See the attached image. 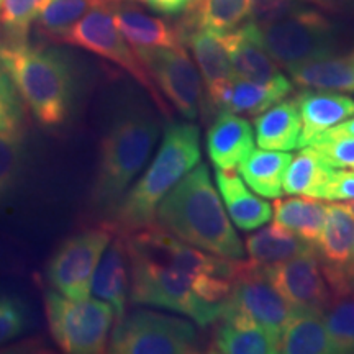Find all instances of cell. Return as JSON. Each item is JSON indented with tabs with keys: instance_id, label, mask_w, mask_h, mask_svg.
<instances>
[{
	"instance_id": "12",
	"label": "cell",
	"mask_w": 354,
	"mask_h": 354,
	"mask_svg": "<svg viewBox=\"0 0 354 354\" xmlns=\"http://www.w3.org/2000/svg\"><path fill=\"white\" fill-rule=\"evenodd\" d=\"M333 297L354 290V205H326V221L315 246Z\"/></svg>"
},
{
	"instance_id": "24",
	"label": "cell",
	"mask_w": 354,
	"mask_h": 354,
	"mask_svg": "<svg viewBox=\"0 0 354 354\" xmlns=\"http://www.w3.org/2000/svg\"><path fill=\"white\" fill-rule=\"evenodd\" d=\"M179 25L197 26L225 35L236 30L253 17L254 0H194Z\"/></svg>"
},
{
	"instance_id": "2",
	"label": "cell",
	"mask_w": 354,
	"mask_h": 354,
	"mask_svg": "<svg viewBox=\"0 0 354 354\" xmlns=\"http://www.w3.org/2000/svg\"><path fill=\"white\" fill-rule=\"evenodd\" d=\"M156 221L179 240L207 253L234 261L245 256V246L212 184L209 167L202 162L159 202Z\"/></svg>"
},
{
	"instance_id": "6",
	"label": "cell",
	"mask_w": 354,
	"mask_h": 354,
	"mask_svg": "<svg viewBox=\"0 0 354 354\" xmlns=\"http://www.w3.org/2000/svg\"><path fill=\"white\" fill-rule=\"evenodd\" d=\"M254 21L259 25L266 50L286 69L330 56L336 50L335 25L320 12L295 0H286Z\"/></svg>"
},
{
	"instance_id": "35",
	"label": "cell",
	"mask_w": 354,
	"mask_h": 354,
	"mask_svg": "<svg viewBox=\"0 0 354 354\" xmlns=\"http://www.w3.org/2000/svg\"><path fill=\"white\" fill-rule=\"evenodd\" d=\"M25 167L21 133H0V201L19 184Z\"/></svg>"
},
{
	"instance_id": "21",
	"label": "cell",
	"mask_w": 354,
	"mask_h": 354,
	"mask_svg": "<svg viewBox=\"0 0 354 354\" xmlns=\"http://www.w3.org/2000/svg\"><path fill=\"white\" fill-rule=\"evenodd\" d=\"M177 28L183 43L192 51L198 73L205 84V91L234 77L232 61L221 35L197 26L177 25Z\"/></svg>"
},
{
	"instance_id": "34",
	"label": "cell",
	"mask_w": 354,
	"mask_h": 354,
	"mask_svg": "<svg viewBox=\"0 0 354 354\" xmlns=\"http://www.w3.org/2000/svg\"><path fill=\"white\" fill-rule=\"evenodd\" d=\"M46 0H0V28L3 37L25 41Z\"/></svg>"
},
{
	"instance_id": "27",
	"label": "cell",
	"mask_w": 354,
	"mask_h": 354,
	"mask_svg": "<svg viewBox=\"0 0 354 354\" xmlns=\"http://www.w3.org/2000/svg\"><path fill=\"white\" fill-rule=\"evenodd\" d=\"M279 353L336 354L322 313L297 310L282 330Z\"/></svg>"
},
{
	"instance_id": "22",
	"label": "cell",
	"mask_w": 354,
	"mask_h": 354,
	"mask_svg": "<svg viewBox=\"0 0 354 354\" xmlns=\"http://www.w3.org/2000/svg\"><path fill=\"white\" fill-rule=\"evenodd\" d=\"M215 183L228 215L241 232H253L272 218L271 205L248 190L245 180L233 171L215 167Z\"/></svg>"
},
{
	"instance_id": "20",
	"label": "cell",
	"mask_w": 354,
	"mask_h": 354,
	"mask_svg": "<svg viewBox=\"0 0 354 354\" xmlns=\"http://www.w3.org/2000/svg\"><path fill=\"white\" fill-rule=\"evenodd\" d=\"M302 117L299 148L310 145L315 136L354 117V99L335 91H302L295 95Z\"/></svg>"
},
{
	"instance_id": "18",
	"label": "cell",
	"mask_w": 354,
	"mask_h": 354,
	"mask_svg": "<svg viewBox=\"0 0 354 354\" xmlns=\"http://www.w3.org/2000/svg\"><path fill=\"white\" fill-rule=\"evenodd\" d=\"M92 294L95 299L110 304L117 320L127 313L130 295V259L125 236L122 233H115L97 266L92 279Z\"/></svg>"
},
{
	"instance_id": "16",
	"label": "cell",
	"mask_w": 354,
	"mask_h": 354,
	"mask_svg": "<svg viewBox=\"0 0 354 354\" xmlns=\"http://www.w3.org/2000/svg\"><path fill=\"white\" fill-rule=\"evenodd\" d=\"M221 38L236 77L253 82H269L281 76L277 63L266 50L259 25L254 20L245 21L233 32L221 35Z\"/></svg>"
},
{
	"instance_id": "43",
	"label": "cell",
	"mask_w": 354,
	"mask_h": 354,
	"mask_svg": "<svg viewBox=\"0 0 354 354\" xmlns=\"http://www.w3.org/2000/svg\"><path fill=\"white\" fill-rule=\"evenodd\" d=\"M351 57L354 59V50H353V53H351Z\"/></svg>"
},
{
	"instance_id": "8",
	"label": "cell",
	"mask_w": 354,
	"mask_h": 354,
	"mask_svg": "<svg viewBox=\"0 0 354 354\" xmlns=\"http://www.w3.org/2000/svg\"><path fill=\"white\" fill-rule=\"evenodd\" d=\"M61 43L82 48L97 56L105 57L110 63L120 66L148 92L159 112L169 117V104L149 76L138 53L115 25L112 12H110V0H105L86 13V17L69 30Z\"/></svg>"
},
{
	"instance_id": "3",
	"label": "cell",
	"mask_w": 354,
	"mask_h": 354,
	"mask_svg": "<svg viewBox=\"0 0 354 354\" xmlns=\"http://www.w3.org/2000/svg\"><path fill=\"white\" fill-rule=\"evenodd\" d=\"M158 117L140 102H127L113 115L100 141L99 162L92 184L91 202L110 216L130 184L146 166L159 140Z\"/></svg>"
},
{
	"instance_id": "28",
	"label": "cell",
	"mask_w": 354,
	"mask_h": 354,
	"mask_svg": "<svg viewBox=\"0 0 354 354\" xmlns=\"http://www.w3.org/2000/svg\"><path fill=\"white\" fill-rule=\"evenodd\" d=\"M274 223L281 225L315 248L326 221V205L313 197L276 198L274 202Z\"/></svg>"
},
{
	"instance_id": "31",
	"label": "cell",
	"mask_w": 354,
	"mask_h": 354,
	"mask_svg": "<svg viewBox=\"0 0 354 354\" xmlns=\"http://www.w3.org/2000/svg\"><path fill=\"white\" fill-rule=\"evenodd\" d=\"M102 2L105 0H46L33 26L39 37L61 43L69 30Z\"/></svg>"
},
{
	"instance_id": "5",
	"label": "cell",
	"mask_w": 354,
	"mask_h": 354,
	"mask_svg": "<svg viewBox=\"0 0 354 354\" xmlns=\"http://www.w3.org/2000/svg\"><path fill=\"white\" fill-rule=\"evenodd\" d=\"M201 162L198 128L174 122L166 127L161 146L138 183L123 196L109 223L118 233H131L156 221L159 202Z\"/></svg>"
},
{
	"instance_id": "26",
	"label": "cell",
	"mask_w": 354,
	"mask_h": 354,
	"mask_svg": "<svg viewBox=\"0 0 354 354\" xmlns=\"http://www.w3.org/2000/svg\"><path fill=\"white\" fill-rule=\"evenodd\" d=\"M292 154L272 149H253L238 166L241 179L253 192L266 198H279L284 194L282 180Z\"/></svg>"
},
{
	"instance_id": "17",
	"label": "cell",
	"mask_w": 354,
	"mask_h": 354,
	"mask_svg": "<svg viewBox=\"0 0 354 354\" xmlns=\"http://www.w3.org/2000/svg\"><path fill=\"white\" fill-rule=\"evenodd\" d=\"M135 0H110L113 21L133 48H179L183 39L177 26L149 15Z\"/></svg>"
},
{
	"instance_id": "37",
	"label": "cell",
	"mask_w": 354,
	"mask_h": 354,
	"mask_svg": "<svg viewBox=\"0 0 354 354\" xmlns=\"http://www.w3.org/2000/svg\"><path fill=\"white\" fill-rule=\"evenodd\" d=\"M322 153L331 167H348L354 171V136L326 130L315 136L310 145Z\"/></svg>"
},
{
	"instance_id": "25",
	"label": "cell",
	"mask_w": 354,
	"mask_h": 354,
	"mask_svg": "<svg viewBox=\"0 0 354 354\" xmlns=\"http://www.w3.org/2000/svg\"><path fill=\"white\" fill-rule=\"evenodd\" d=\"M289 71L300 87L317 91L354 92V59L351 56H325L297 64Z\"/></svg>"
},
{
	"instance_id": "30",
	"label": "cell",
	"mask_w": 354,
	"mask_h": 354,
	"mask_svg": "<svg viewBox=\"0 0 354 354\" xmlns=\"http://www.w3.org/2000/svg\"><path fill=\"white\" fill-rule=\"evenodd\" d=\"M326 159L322 156L313 146L300 149L297 156L292 158L287 166L284 180H282V190L287 196H305L318 198V194L330 176L333 174Z\"/></svg>"
},
{
	"instance_id": "44",
	"label": "cell",
	"mask_w": 354,
	"mask_h": 354,
	"mask_svg": "<svg viewBox=\"0 0 354 354\" xmlns=\"http://www.w3.org/2000/svg\"><path fill=\"white\" fill-rule=\"evenodd\" d=\"M135 2H140V0H135Z\"/></svg>"
},
{
	"instance_id": "9",
	"label": "cell",
	"mask_w": 354,
	"mask_h": 354,
	"mask_svg": "<svg viewBox=\"0 0 354 354\" xmlns=\"http://www.w3.org/2000/svg\"><path fill=\"white\" fill-rule=\"evenodd\" d=\"M113 354H190L197 351V330L184 318L133 310L115 322L107 346Z\"/></svg>"
},
{
	"instance_id": "1",
	"label": "cell",
	"mask_w": 354,
	"mask_h": 354,
	"mask_svg": "<svg viewBox=\"0 0 354 354\" xmlns=\"http://www.w3.org/2000/svg\"><path fill=\"white\" fill-rule=\"evenodd\" d=\"M123 236L133 304L183 313L201 326L220 320L241 259L207 253L154 223Z\"/></svg>"
},
{
	"instance_id": "29",
	"label": "cell",
	"mask_w": 354,
	"mask_h": 354,
	"mask_svg": "<svg viewBox=\"0 0 354 354\" xmlns=\"http://www.w3.org/2000/svg\"><path fill=\"white\" fill-rule=\"evenodd\" d=\"M245 245L251 263L259 266L282 263L313 250V246L305 243L302 238L277 223L250 234Z\"/></svg>"
},
{
	"instance_id": "4",
	"label": "cell",
	"mask_w": 354,
	"mask_h": 354,
	"mask_svg": "<svg viewBox=\"0 0 354 354\" xmlns=\"http://www.w3.org/2000/svg\"><path fill=\"white\" fill-rule=\"evenodd\" d=\"M0 64L33 118L44 128L68 122L76 94L74 68L64 51L0 37Z\"/></svg>"
},
{
	"instance_id": "19",
	"label": "cell",
	"mask_w": 354,
	"mask_h": 354,
	"mask_svg": "<svg viewBox=\"0 0 354 354\" xmlns=\"http://www.w3.org/2000/svg\"><path fill=\"white\" fill-rule=\"evenodd\" d=\"M254 149L253 128L238 113L218 112L207 131V153L216 169L234 171Z\"/></svg>"
},
{
	"instance_id": "39",
	"label": "cell",
	"mask_w": 354,
	"mask_h": 354,
	"mask_svg": "<svg viewBox=\"0 0 354 354\" xmlns=\"http://www.w3.org/2000/svg\"><path fill=\"white\" fill-rule=\"evenodd\" d=\"M318 198L333 202H354V171H333Z\"/></svg>"
},
{
	"instance_id": "38",
	"label": "cell",
	"mask_w": 354,
	"mask_h": 354,
	"mask_svg": "<svg viewBox=\"0 0 354 354\" xmlns=\"http://www.w3.org/2000/svg\"><path fill=\"white\" fill-rule=\"evenodd\" d=\"M26 325L28 318L24 302L15 295L0 292V346L19 338Z\"/></svg>"
},
{
	"instance_id": "15",
	"label": "cell",
	"mask_w": 354,
	"mask_h": 354,
	"mask_svg": "<svg viewBox=\"0 0 354 354\" xmlns=\"http://www.w3.org/2000/svg\"><path fill=\"white\" fill-rule=\"evenodd\" d=\"M292 82L284 74L269 82H253L234 76L205 91V107L216 112L259 115L290 94Z\"/></svg>"
},
{
	"instance_id": "11",
	"label": "cell",
	"mask_w": 354,
	"mask_h": 354,
	"mask_svg": "<svg viewBox=\"0 0 354 354\" xmlns=\"http://www.w3.org/2000/svg\"><path fill=\"white\" fill-rule=\"evenodd\" d=\"M162 97L187 120L205 107L202 76L187 51L179 48H135Z\"/></svg>"
},
{
	"instance_id": "13",
	"label": "cell",
	"mask_w": 354,
	"mask_h": 354,
	"mask_svg": "<svg viewBox=\"0 0 354 354\" xmlns=\"http://www.w3.org/2000/svg\"><path fill=\"white\" fill-rule=\"evenodd\" d=\"M261 269L279 294L299 312L323 313L333 299L315 248L282 263L261 266Z\"/></svg>"
},
{
	"instance_id": "32",
	"label": "cell",
	"mask_w": 354,
	"mask_h": 354,
	"mask_svg": "<svg viewBox=\"0 0 354 354\" xmlns=\"http://www.w3.org/2000/svg\"><path fill=\"white\" fill-rule=\"evenodd\" d=\"M210 351L221 354H274L279 353V338L263 326L238 328L218 320Z\"/></svg>"
},
{
	"instance_id": "33",
	"label": "cell",
	"mask_w": 354,
	"mask_h": 354,
	"mask_svg": "<svg viewBox=\"0 0 354 354\" xmlns=\"http://www.w3.org/2000/svg\"><path fill=\"white\" fill-rule=\"evenodd\" d=\"M322 315L335 353H354V290L331 299Z\"/></svg>"
},
{
	"instance_id": "41",
	"label": "cell",
	"mask_w": 354,
	"mask_h": 354,
	"mask_svg": "<svg viewBox=\"0 0 354 354\" xmlns=\"http://www.w3.org/2000/svg\"><path fill=\"white\" fill-rule=\"evenodd\" d=\"M307 2L315 3L317 7L331 13H342L354 6V0H307Z\"/></svg>"
},
{
	"instance_id": "14",
	"label": "cell",
	"mask_w": 354,
	"mask_h": 354,
	"mask_svg": "<svg viewBox=\"0 0 354 354\" xmlns=\"http://www.w3.org/2000/svg\"><path fill=\"white\" fill-rule=\"evenodd\" d=\"M228 302L250 313L263 328L271 331L279 339L287 322L297 312L266 277L261 266L243 259Z\"/></svg>"
},
{
	"instance_id": "42",
	"label": "cell",
	"mask_w": 354,
	"mask_h": 354,
	"mask_svg": "<svg viewBox=\"0 0 354 354\" xmlns=\"http://www.w3.org/2000/svg\"><path fill=\"white\" fill-rule=\"evenodd\" d=\"M330 130L335 131V133H346V135L354 136V117L348 118V120H344L342 123H338V125L330 128Z\"/></svg>"
},
{
	"instance_id": "40",
	"label": "cell",
	"mask_w": 354,
	"mask_h": 354,
	"mask_svg": "<svg viewBox=\"0 0 354 354\" xmlns=\"http://www.w3.org/2000/svg\"><path fill=\"white\" fill-rule=\"evenodd\" d=\"M151 10L165 13V15H174V13L183 12L189 6L190 0H140Z\"/></svg>"
},
{
	"instance_id": "10",
	"label": "cell",
	"mask_w": 354,
	"mask_h": 354,
	"mask_svg": "<svg viewBox=\"0 0 354 354\" xmlns=\"http://www.w3.org/2000/svg\"><path fill=\"white\" fill-rule=\"evenodd\" d=\"M115 233L112 225L104 223L64 240L46 266L48 282L66 297L88 299L95 269Z\"/></svg>"
},
{
	"instance_id": "7",
	"label": "cell",
	"mask_w": 354,
	"mask_h": 354,
	"mask_svg": "<svg viewBox=\"0 0 354 354\" xmlns=\"http://www.w3.org/2000/svg\"><path fill=\"white\" fill-rule=\"evenodd\" d=\"M44 313L55 343L69 354L107 351L115 318L110 304L100 299L76 300L50 289L44 292Z\"/></svg>"
},
{
	"instance_id": "23",
	"label": "cell",
	"mask_w": 354,
	"mask_h": 354,
	"mask_svg": "<svg viewBox=\"0 0 354 354\" xmlns=\"http://www.w3.org/2000/svg\"><path fill=\"white\" fill-rule=\"evenodd\" d=\"M256 143L263 149L292 151L299 148L302 133V117L297 102L279 100L254 118Z\"/></svg>"
},
{
	"instance_id": "36",
	"label": "cell",
	"mask_w": 354,
	"mask_h": 354,
	"mask_svg": "<svg viewBox=\"0 0 354 354\" xmlns=\"http://www.w3.org/2000/svg\"><path fill=\"white\" fill-rule=\"evenodd\" d=\"M25 104L10 76L0 64V133H21Z\"/></svg>"
}]
</instances>
